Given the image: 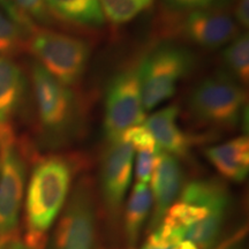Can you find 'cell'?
<instances>
[{
  "label": "cell",
  "instance_id": "1",
  "mask_svg": "<svg viewBox=\"0 0 249 249\" xmlns=\"http://www.w3.org/2000/svg\"><path fill=\"white\" fill-rule=\"evenodd\" d=\"M76 163L66 156L42 158L31 173L26 197V235L29 249L45 247L48 231L64 207Z\"/></svg>",
  "mask_w": 249,
  "mask_h": 249
},
{
  "label": "cell",
  "instance_id": "2",
  "mask_svg": "<svg viewBox=\"0 0 249 249\" xmlns=\"http://www.w3.org/2000/svg\"><path fill=\"white\" fill-rule=\"evenodd\" d=\"M244 87L223 71L205 77L189 97L188 108L198 124L229 128L240 123L246 107Z\"/></svg>",
  "mask_w": 249,
  "mask_h": 249
},
{
  "label": "cell",
  "instance_id": "3",
  "mask_svg": "<svg viewBox=\"0 0 249 249\" xmlns=\"http://www.w3.org/2000/svg\"><path fill=\"white\" fill-rule=\"evenodd\" d=\"M27 45L40 66L62 85H75L85 75L90 58L86 40L36 27L29 34Z\"/></svg>",
  "mask_w": 249,
  "mask_h": 249
},
{
  "label": "cell",
  "instance_id": "4",
  "mask_svg": "<svg viewBox=\"0 0 249 249\" xmlns=\"http://www.w3.org/2000/svg\"><path fill=\"white\" fill-rule=\"evenodd\" d=\"M193 62L188 50L171 44L161 45L147 55L139 66L144 110L150 111L172 97Z\"/></svg>",
  "mask_w": 249,
  "mask_h": 249
},
{
  "label": "cell",
  "instance_id": "5",
  "mask_svg": "<svg viewBox=\"0 0 249 249\" xmlns=\"http://www.w3.org/2000/svg\"><path fill=\"white\" fill-rule=\"evenodd\" d=\"M26 164L9 124H0V244L18 238Z\"/></svg>",
  "mask_w": 249,
  "mask_h": 249
},
{
  "label": "cell",
  "instance_id": "6",
  "mask_svg": "<svg viewBox=\"0 0 249 249\" xmlns=\"http://www.w3.org/2000/svg\"><path fill=\"white\" fill-rule=\"evenodd\" d=\"M144 121L140 68L129 67L118 73L107 87L104 114L107 140L118 141L126 130L143 124Z\"/></svg>",
  "mask_w": 249,
  "mask_h": 249
},
{
  "label": "cell",
  "instance_id": "7",
  "mask_svg": "<svg viewBox=\"0 0 249 249\" xmlns=\"http://www.w3.org/2000/svg\"><path fill=\"white\" fill-rule=\"evenodd\" d=\"M33 85L37 111L43 127L57 136L70 133L77 119L74 93L39 64L33 68Z\"/></svg>",
  "mask_w": 249,
  "mask_h": 249
},
{
  "label": "cell",
  "instance_id": "8",
  "mask_svg": "<svg viewBox=\"0 0 249 249\" xmlns=\"http://www.w3.org/2000/svg\"><path fill=\"white\" fill-rule=\"evenodd\" d=\"M97 218L88 181L76 186L54 233L53 249H95Z\"/></svg>",
  "mask_w": 249,
  "mask_h": 249
},
{
  "label": "cell",
  "instance_id": "9",
  "mask_svg": "<svg viewBox=\"0 0 249 249\" xmlns=\"http://www.w3.org/2000/svg\"><path fill=\"white\" fill-rule=\"evenodd\" d=\"M134 150L124 139L108 142L101 169L103 202L107 213L117 217L133 178Z\"/></svg>",
  "mask_w": 249,
  "mask_h": 249
},
{
  "label": "cell",
  "instance_id": "10",
  "mask_svg": "<svg viewBox=\"0 0 249 249\" xmlns=\"http://www.w3.org/2000/svg\"><path fill=\"white\" fill-rule=\"evenodd\" d=\"M180 33L193 44L213 50L230 43L238 36L234 18L219 7L191 11L180 24Z\"/></svg>",
  "mask_w": 249,
  "mask_h": 249
},
{
  "label": "cell",
  "instance_id": "11",
  "mask_svg": "<svg viewBox=\"0 0 249 249\" xmlns=\"http://www.w3.org/2000/svg\"><path fill=\"white\" fill-rule=\"evenodd\" d=\"M150 181L152 202L155 205L150 227H155L160 225L166 211L180 194L181 170L178 160L174 156L160 150L156 158Z\"/></svg>",
  "mask_w": 249,
  "mask_h": 249
},
{
  "label": "cell",
  "instance_id": "12",
  "mask_svg": "<svg viewBox=\"0 0 249 249\" xmlns=\"http://www.w3.org/2000/svg\"><path fill=\"white\" fill-rule=\"evenodd\" d=\"M178 119L179 108L170 105L155 112L143 124L154 136L158 148L176 158L186 157L192 145L191 138L181 129Z\"/></svg>",
  "mask_w": 249,
  "mask_h": 249
},
{
  "label": "cell",
  "instance_id": "13",
  "mask_svg": "<svg viewBox=\"0 0 249 249\" xmlns=\"http://www.w3.org/2000/svg\"><path fill=\"white\" fill-rule=\"evenodd\" d=\"M208 160L224 178L234 182H242L249 171V140L248 136H239L223 144L209 148Z\"/></svg>",
  "mask_w": 249,
  "mask_h": 249
},
{
  "label": "cell",
  "instance_id": "14",
  "mask_svg": "<svg viewBox=\"0 0 249 249\" xmlns=\"http://www.w3.org/2000/svg\"><path fill=\"white\" fill-rule=\"evenodd\" d=\"M46 8L64 22L97 28L105 22L99 0H44Z\"/></svg>",
  "mask_w": 249,
  "mask_h": 249
},
{
  "label": "cell",
  "instance_id": "15",
  "mask_svg": "<svg viewBox=\"0 0 249 249\" xmlns=\"http://www.w3.org/2000/svg\"><path fill=\"white\" fill-rule=\"evenodd\" d=\"M121 139L128 142L136 151V181L148 185L154 173L156 158L160 151L154 136L144 124H140L126 130Z\"/></svg>",
  "mask_w": 249,
  "mask_h": 249
},
{
  "label": "cell",
  "instance_id": "16",
  "mask_svg": "<svg viewBox=\"0 0 249 249\" xmlns=\"http://www.w3.org/2000/svg\"><path fill=\"white\" fill-rule=\"evenodd\" d=\"M24 89L20 67L7 57H0V124H7L13 116Z\"/></svg>",
  "mask_w": 249,
  "mask_h": 249
},
{
  "label": "cell",
  "instance_id": "17",
  "mask_svg": "<svg viewBox=\"0 0 249 249\" xmlns=\"http://www.w3.org/2000/svg\"><path fill=\"white\" fill-rule=\"evenodd\" d=\"M151 207V189L144 183H136L124 209V234L130 246L135 245L138 241Z\"/></svg>",
  "mask_w": 249,
  "mask_h": 249
},
{
  "label": "cell",
  "instance_id": "18",
  "mask_svg": "<svg viewBox=\"0 0 249 249\" xmlns=\"http://www.w3.org/2000/svg\"><path fill=\"white\" fill-rule=\"evenodd\" d=\"M223 59L227 70L239 83L249 80V36L242 33L233 38L223 52Z\"/></svg>",
  "mask_w": 249,
  "mask_h": 249
},
{
  "label": "cell",
  "instance_id": "19",
  "mask_svg": "<svg viewBox=\"0 0 249 249\" xmlns=\"http://www.w3.org/2000/svg\"><path fill=\"white\" fill-rule=\"evenodd\" d=\"M226 213H214L205 219L185 230L183 239L197 246L198 249H211L216 245Z\"/></svg>",
  "mask_w": 249,
  "mask_h": 249
},
{
  "label": "cell",
  "instance_id": "20",
  "mask_svg": "<svg viewBox=\"0 0 249 249\" xmlns=\"http://www.w3.org/2000/svg\"><path fill=\"white\" fill-rule=\"evenodd\" d=\"M104 17L113 24H123L151 7L154 0H99Z\"/></svg>",
  "mask_w": 249,
  "mask_h": 249
},
{
  "label": "cell",
  "instance_id": "21",
  "mask_svg": "<svg viewBox=\"0 0 249 249\" xmlns=\"http://www.w3.org/2000/svg\"><path fill=\"white\" fill-rule=\"evenodd\" d=\"M24 31L0 8V57H9L22 49Z\"/></svg>",
  "mask_w": 249,
  "mask_h": 249
},
{
  "label": "cell",
  "instance_id": "22",
  "mask_svg": "<svg viewBox=\"0 0 249 249\" xmlns=\"http://www.w3.org/2000/svg\"><path fill=\"white\" fill-rule=\"evenodd\" d=\"M12 2L23 17L31 21L37 20L45 22L49 20L48 8L44 0H12Z\"/></svg>",
  "mask_w": 249,
  "mask_h": 249
},
{
  "label": "cell",
  "instance_id": "23",
  "mask_svg": "<svg viewBox=\"0 0 249 249\" xmlns=\"http://www.w3.org/2000/svg\"><path fill=\"white\" fill-rule=\"evenodd\" d=\"M170 6L180 9V11H195V9H204L218 7L225 0H165Z\"/></svg>",
  "mask_w": 249,
  "mask_h": 249
},
{
  "label": "cell",
  "instance_id": "24",
  "mask_svg": "<svg viewBox=\"0 0 249 249\" xmlns=\"http://www.w3.org/2000/svg\"><path fill=\"white\" fill-rule=\"evenodd\" d=\"M235 18L236 23L241 27L249 26V0H236L235 1Z\"/></svg>",
  "mask_w": 249,
  "mask_h": 249
},
{
  "label": "cell",
  "instance_id": "25",
  "mask_svg": "<svg viewBox=\"0 0 249 249\" xmlns=\"http://www.w3.org/2000/svg\"><path fill=\"white\" fill-rule=\"evenodd\" d=\"M0 249H29L26 245L22 244L18 238L11 239V240L1 242L0 244Z\"/></svg>",
  "mask_w": 249,
  "mask_h": 249
},
{
  "label": "cell",
  "instance_id": "26",
  "mask_svg": "<svg viewBox=\"0 0 249 249\" xmlns=\"http://www.w3.org/2000/svg\"><path fill=\"white\" fill-rule=\"evenodd\" d=\"M173 249H198V247L194 244V242L182 239L181 241H179L178 244L176 245V247Z\"/></svg>",
  "mask_w": 249,
  "mask_h": 249
},
{
  "label": "cell",
  "instance_id": "27",
  "mask_svg": "<svg viewBox=\"0 0 249 249\" xmlns=\"http://www.w3.org/2000/svg\"><path fill=\"white\" fill-rule=\"evenodd\" d=\"M235 248H236V240L235 238H233L227 242L226 241L224 242V244L220 246V247H218L217 249H235Z\"/></svg>",
  "mask_w": 249,
  "mask_h": 249
},
{
  "label": "cell",
  "instance_id": "28",
  "mask_svg": "<svg viewBox=\"0 0 249 249\" xmlns=\"http://www.w3.org/2000/svg\"><path fill=\"white\" fill-rule=\"evenodd\" d=\"M143 249H169V248L160 247V246L151 245V244H148V242H145V245H144V247H143Z\"/></svg>",
  "mask_w": 249,
  "mask_h": 249
}]
</instances>
